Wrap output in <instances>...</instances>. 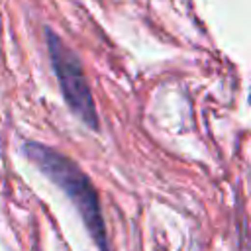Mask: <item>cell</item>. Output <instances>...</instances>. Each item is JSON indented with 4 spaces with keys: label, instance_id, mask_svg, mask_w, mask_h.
I'll return each instance as SVG.
<instances>
[{
    "label": "cell",
    "instance_id": "2",
    "mask_svg": "<svg viewBox=\"0 0 251 251\" xmlns=\"http://www.w3.org/2000/svg\"><path fill=\"white\" fill-rule=\"evenodd\" d=\"M45 41H47V53H49L51 67L57 76L63 100L86 127L98 129L100 122L96 114V104H94L92 90L86 80L78 55L51 27H45Z\"/></svg>",
    "mask_w": 251,
    "mask_h": 251
},
{
    "label": "cell",
    "instance_id": "1",
    "mask_svg": "<svg viewBox=\"0 0 251 251\" xmlns=\"http://www.w3.org/2000/svg\"><path fill=\"white\" fill-rule=\"evenodd\" d=\"M24 153L31 163H35V167L47 178H51L69 196V200L78 210L82 224L86 226L96 247L100 251H108V233L100 208V198L88 175L71 157L59 153L49 145L37 141H25Z\"/></svg>",
    "mask_w": 251,
    "mask_h": 251
}]
</instances>
